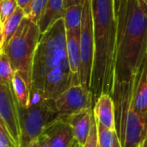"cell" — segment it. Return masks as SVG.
<instances>
[{
  "label": "cell",
  "instance_id": "cell-2",
  "mask_svg": "<svg viewBox=\"0 0 147 147\" xmlns=\"http://www.w3.org/2000/svg\"><path fill=\"white\" fill-rule=\"evenodd\" d=\"M32 80V90L49 100L76 85L67 56L64 18L42 34L34 54Z\"/></svg>",
  "mask_w": 147,
  "mask_h": 147
},
{
  "label": "cell",
  "instance_id": "cell-26",
  "mask_svg": "<svg viewBox=\"0 0 147 147\" xmlns=\"http://www.w3.org/2000/svg\"><path fill=\"white\" fill-rule=\"evenodd\" d=\"M86 0H64V3H65V9L71 7V6H74V5H77V4H84L85 3Z\"/></svg>",
  "mask_w": 147,
  "mask_h": 147
},
{
  "label": "cell",
  "instance_id": "cell-25",
  "mask_svg": "<svg viewBox=\"0 0 147 147\" xmlns=\"http://www.w3.org/2000/svg\"><path fill=\"white\" fill-rule=\"evenodd\" d=\"M37 142H38V147H52L49 143L48 139L44 134L39 136V138L37 139Z\"/></svg>",
  "mask_w": 147,
  "mask_h": 147
},
{
  "label": "cell",
  "instance_id": "cell-11",
  "mask_svg": "<svg viewBox=\"0 0 147 147\" xmlns=\"http://www.w3.org/2000/svg\"><path fill=\"white\" fill-rule=\"evenodd\" d=\"M92 118L93 109L83 111L63 120L71 127L73 130L74 140L82 146H84L86 143L88 136L90 134L92 124Z\"/></svg>",
  "mask_w": 147,
  "mask_h": 147
},
{
  "label": "cell",
  "instance_id": "cell-34",
  "mask_svg": "<svg viewBox=\"0 0 147 147\" xmlns=\"http://www.w3.org/2000/svg\"><path fill=\"white\" fill-rule=\"evenodd\" d=\"M146 138H147V135H146Z\"/></svg>",
  "mask_w": 147,
  "mask_h": 147
},
{
  "label": "cell",
  "instance_id": "cell-33",
  "mask_svg": "<svg viewBox=\"0 0 147 147\" xmlns=\"http://www.w3.org/2000/svg\"><path fill=\"white\" fill-rule=\"evenodd\" d=\"M143 1L145 2V3H146V5H147V0H143Z\"/></svg>",
  "mask_w": 147,
  "mask_h": 147
},
{
  "label": "cell",
  "instance_id": "cell-28",
  "mask_svg": "<svg viewBox=\"0 0 147 147\" xmlns=\"http://www.w3.org/2000/svg\"><path fill=\"white\" fill-rule=\"evenodd\" d=\"M123 0H114V3H115V13L116 11L118 10L119 7H120V4L122 2Z\"/></svg>",
  "mask_w": 147,
  "mask_h": 147
},
{
  "label": "cell",
  "instance_id": "cell-4",
  "mask_svg": "<svg viewBox=\"0 0 147 147\" xmlns=\"http://www.w3.org/2000/svg\"><path fill=\"white\" fill-rule=\"evenodd\" d=\"M136 81L114 85L115 128L122 147H140L147 135V114L138 112L134 106Z\"/></svg>",
  "mask_w": 147,
  "mask_h": 147
},
{
  "label": "cell",
  "instance_id": "cell-15",
  "mask_svg": "<svg viewBox=\"0 0 147 147\" xmlns=\"http://www.w3.org/2000/svg\"><path fill=\"white\" fill-rule=\"evenodd\" d=\"M134 106L138 112L147 114V59L137 78Z\"/></svg>",
  "mask_w": 147,
  "mask_h": 147
},
{
  "label": "cell",
  "instance_id": "cell-7",
  "mask_svg": "<svg viewBox=\"0 0 147 147\" xmlns=\"http://www.w3.org/2000/svg\"><path fill=\"white\" fill-rule=\"evenodd\" d=\"M94 54L95 38L91 3L90 0H86L83 10V18L80 32L79 79L80 84L88 89H90Z\"/></svg>",
  "mask_w": 147,
  "mask_h": 147
},
{
  "label": "cell",
  "instance_id": "cell-18",
  "mask_svg": "<svg viewBox=\"0 0 147 147\" xmlns=\"http://www.w3.org/2000/svg\"><path fill=\"white\" fill-rule=\"evenodd\" d=\"M84 7V3L77 4L65 9L64 21L66 30L81 29Z\"/></svg>",
  "mask_w": 147,
  "mask_h": 147
},
{
  "label": "cell",
  "instance_id": "cell-29",
  "mask_svg": "<svg viewBox=\"0 0 147 147\" xmlns=\"http://www.w3.org/2000/svg\"><path fill=\"white\" fill-rule=\"evenodd\" d=\"M140 147H147V138H146V139L141 142V144L140 145Z\"/></svg>",
  "mask_w": 147,
  "mask_h": 147
},
{
  "label": "cell",
  "instance_id": "cell-19",
  "mask_svg": "<svg viewBox=\"0 0 147 147\" xmlns=\"http://www.w3.org/2000/svg\"><path fill=\"white\" fill-rule=\"evenodd\" d=\"M96 124L99 147H122L118 134L115 131H111L104 125L100 123L97 120Z\"/></svg>",
  "mask_w": 147,
  "mask_h": 147
},
{
  "label": "cell",
  "instance_id": "cell-27",
  "mask_svg": "<svg viewBox=\"0 0 147 147\" xmlns=\"http://www.w3.org/2000/svg\"><path fill=\"white\" fill-rule=\"evenodd\" d=\"M18 6L20 8H22L24 11H26L28 8V6L30 5L32 0H16Z\"/></svg>",
  "mask_w": 147,
  "mask_h": 147
},
{
  "label": "cell",
  "instance_id": "cell-20",
  "mask_svg": "<svg viewBox=\"0 0 147 147\" xmlns=\"http://www.w3.org/2000/svg\"><path fill=\"white\" fill-rule=\"evenodd\" d=\"M14 71L7 55L1 52L0 55V84L11 86Z\"/></svg>",
  "mask_w": 147,
  "mask_h": 147
},
{
  "label": "cell",
  "instance_id": "cell-12",
  "mask_svg": "<svg viewBox=\"0 0 147 147\" xmlns=\"http://www.w3.org/2000/svg\"><path fill=\"white\" fill-rule=\"evenodd\" d=\"M93 113L96 120L111 131H115V109L112 96L103 94L96 101Z\"/></svg>",
  "mask_w": 147,
  "mask_h": 147
},
{
  "label": "cell",
  "instance_id": "cell-23",
  "mask_svg": "<svg viewBox=\"0 0 147 147\" xmlns=\"http://www.w3.org/2000/svg\"><path fill=\"white\" fill-rule=\"evenodd\" d=\"M83 147H99L98 135H97V124H96V119L94 115V113H93L92 124H91L90 134L88 136L86 143Z\"/></svg>",
  "mask_w": 147,
  "mask_h": 147
},
{
  "label": "cell",
  "instance_id": "cell-14",
  "mask_svg": "<svg viewBox=\"0 0 147 147\" xmlns=\"http://www.w3.org/2000/svg\"><path fill=\"white\" fill-rule=\"evenodd\" d=\"M65 8L64 0H48L47 8L38 22L41 34L47 31L59 20L65 17Z\"/></svg>",
  "mask_w": 147,
  "mask_h": 147
},
{
  "label": "cell",
  "instance_id": "cell-5",
  "mask_svg": "<svg viewBox=\"0 0 147 147\" xmlns=\"http://www.w3.org/2000/svg\"><path fill=\"white\" fill-rule=\"evenodd\" d=\"M41 35L38 24L26 16L13 37L1 47V52L9 58L13 71L23 77L31 90L34 59Z\"/></svg>",
  "mask_w": 147,
  "mask_h": 147
},
{
  "label": "cell",
  "instance_id": "cell-6",
  "mask_svg": "<svg viewBox=\"0 0 147 147\" xmlns=\"http://www.w3.org/2000/svg\"><path fill=\"white\" fill-rule=\"evenodd\" d=\"M19 109L22 126L20 147H28L32 142L37 140L45 129L57 120L52 99H46L34 90H31L29 107L26 109Z\"/></svg>",
  "mask_w": 147,
  "mask_h": 147
},
{
  "label": "cell",
  "instance_id": "cell-10",
  "mask_svg": "<svg viewBox=\"0 0 147 147\" xmlns=\"http://www.w3.org/2000/svg\"><path fill=\"white\" fill-rule=\"evenodd\" d=\"M52 147H70L74 140L71 127L65 121L56 120L43 132Z\"/></svg>",
  "mask_w": 147,
  "mask_h": 147
},
{
  "label": "cell",
  "instance_id": "cell-3",
  "mask_svg": "<svg viewBox=\"0 0 147 147\" xmlns=\"http://www.w3.org/2000/svg\"><path fill=\"white\" fill-rule=\"evenodd\" d=\"M95 54L90 82L94 104L103 94L112 96L116 61L117 17L114 0H90Z\"/></svg>",
  "mask_w": 147,
  "mask_h": 147
},
{
  "label": "cell",
  "instance_id": "cell-16",
  "mask_svg": "<svg viewBox=\"0 0 147 147\" xmlns=\"http://www.w3.org/2000/svg\"><path fill=\"white\" fill-rule=\"evenodd\" d=\"M11 89L19 109H28L31 102V89L28 87L23 77L17 71H14L11 81Z\"/></svg>",
  "mask_w": 147,
  "mask_h": 147
},
{
  "label": "cell",
  "instance_id": "cell-32",
  "mask_svg": "<svg viewBox=\"0 0 147 147\" xmlns=\"http://www.w3.org/2000/svg\"><path fill=\"white\" fill-rule=\"evenodd\" d=\"M75 147H83V146H80V145H79V144H78V143L76 141V145H75Z\"/></svg>",
  "mask_w": 147,
  "mask_h": 147
},
{
  "label": "cell",
  "instance_id": "cell-13",
  "mask_svg": "<svg viewBox=\"0 0 147 147\" xmlns=\"http://www.w3.org/2000/svg\"><path fill=\"white\" fill-rule=\"evenodd\" d=\"M80 32L78 30H66V49L71 73L74 77L76 85L81 84L79 79L80 63Z\"/></svg>",
  "mask_w": 147,
  "mask_h": 147
},
{
  "label": "cell",
  "instance_id": "cell-21",
  "mask_svg": "<svg viewBox=\"0 0 147 147\" xmlns=\"http://www.w3.org/2000/svg\"><path fill=\"white\" fill-rule=\"evenodd\" d=\"M47 3L48 0H32L28 9L25 11L26 16L32 22L38 23L47 8Z\"/></svg>",
  "mask_w": 147,
  "mask_h": 147
},
{
  "label": "cell",
  "instance_id": "cell-31",
  "mask_svg": "<svg viewBox=\"0 0 147 147\" xmlns=\"http://www.w3.org/2000/svg\"><path fill=\"white\" fill-rule=\"evenodd\" d=\"M75 145H76V140H73V142L71 143V145L70 146V147H75Z\"/></svg>",
  "mask_w": 147,
  "mask_h": 147
},
{
  "label": "cell",
  "instance_id": "cell-24",
  "mask_svg": "<svg viewBox=\"0 0 147 147\" xmlns=\"http://www.w3.org/2000/svg\"><path fill=\"white\" fill-rule=\"evenodd\" d=\"M0 147H19L2 123H0Z\"/></svg>",
  "mask_w": 147,
  "mask_h": 147
},
{
  "label": "cell",
  "instance_id": "cell-30",
  "mask_svg": "<svg viewBox=\"0 0 147 147\" xmlns=\"http://www.w3.org/2000/svg\"><path fill=\"white\" fill-rule=\"evenodd\" d=\"M28 147H38V142H37V140H35V141H34V142H32L29 146Z\"/></svg>",
  "mask_w": 147,
  "mask_h": 147
},
{
  "label": "cell",
  "instance_id": "cell-22",
  "mask_svg": "<svg viewBox=\"0 0 147 147\" xmlns=\"http://www.w3.org/2000/svg\"><path fill=\"white\" fill-rule=\"evenodd\" d=\"M16 0H1L0 2V22L4 23L18 8Z\"/></svg>",
  "mask_w": 147,
  "mask_h": 147
},
{
  "label": "cell",
  "instance_id": "cell-9",
  "mask_svg": "<svg viewBox=\"0 0 147 147\" xmlns=\"http://www.w3.org/2000/svg\"><path fill=\"white\" fill-rule=\"evenodd\" d=\"M0 123L4 126L16 144L21 146L20 109L11 86L3 84H0Z\"/></svg>",
  "mask_w": 147,
  "mask_h": 147
},
{
  "label": "cell",
  "instance_id": "cell-1",
  "mask_svg": "<svg viewBox=\"0 0 147 147\" xmlns=\"http://www.w3.org/2000/svg\"><path fill=\"white\" fill-rule=\"evenodd\" d=\"M116 17L115 84L134 83L147 59V5L143 0H123Z\"/></svg>",
  "mask_w": 147,
  "mask_h": 147
},
{
  "label": "cell",
  "instance_id": "cell-8",
  "mask_svg": "<svg viewBox=\"0 0 147 147\" xmlns=\"http://www.w3.org/2000/svg\"><path fill=\"white\" fill-rule=\"evenodd\" d=\"M57 120H65L71 115L94 108V98L90 89L82 84L72 85L52 99Z\"/></svg>",
  "mask_w": 147,
  "mask_h": 147
},
{
  "label": "cell",
  "instance_id": "cell-17",
  "mask_svg": "<svg viewBox=\"0 0 147 147\" xmlns=\"http://www.w3.org/2000/svg\"><path fill=\"white\" fill-rule=\"evenodd\" d=\"M25 17V11L18 7L15 13L6 20L4 23L1 24V47L6 44L13 37Z\"/></svg>",
  "mask_w": 147,
  "mask_h": 147
}]
</instances>
